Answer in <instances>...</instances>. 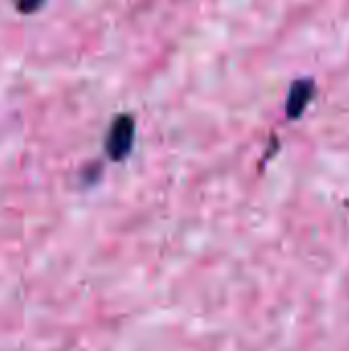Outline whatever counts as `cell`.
Returning <instances> with one entry per match:
<instances>
[{
	"label": "cell",
	"mask_w": 349,
	"mask_h": 351,
	"mask_svg": "<svg viewBox=\"0 0 349 351\" xmlns=\"http://www.w3.org/2000/svg\"><path fill=\"white\" fill-rule=\"evenodd\" d=\"M313 95H315L313 80H298V82H294V86L290 88V95H288V105H286L288 117L290 119H298L302 115V111L309 107Z\"/></svg>",
	"instance_id": "2"
},
{
	"label": "cell",
	"mask_w": 349,
	"mask_h": 351,
	"mask_svg": "<svg viewBox=\"0 0 349 351\" xmlns=\"http://www.w3.org/2000/svg\"><path fill=\"white\" fill-rule=\"evenodd\" d=\"M134 138H136V121L132 115L121 113L117 115L107 132L105 138V152L111 160L121 162L130 156L132 148H134Z\"/></svg>",
	"instance_id": "1"
},
{
	"label": "cell",
	"mask_w": 349,
	"mask_h": 351,
	"mask_svg": "<svg viewBox=\"0 0 349 351\" xmlns=\"http://www.w3.org/2000/svg\"><path fill=\"white\" fill-rule=\"evenodd\" d=\"M43 4H45V0H16V10H19L21 14H33V12H37Z\"/></svg>",
	"instance_id": "3"
}]
</instances>
